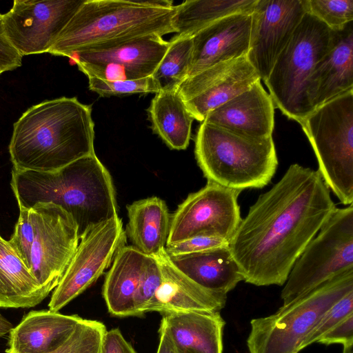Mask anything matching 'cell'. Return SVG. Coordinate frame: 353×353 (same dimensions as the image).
<instances>
[{
  "label": "cell",
  "mask_w": 353,
  "mask_h": 353,
  "mask_svg": "<svg viewBox=\"0 0 353 353\" xmlns=\"http://www.w3.org/2000/svg\"><path fill=\"white\" fill-rule=\"evenodd\" d=\"M161 321L176 353H223L225 324L220 312H174Z\"/></svg>",
  "instance_id": "7402d4cb"
},
{
  "label": "cell",
  "mask_w": 353,
  "mask_h": 353,
  "mask_svg": "<svg viewBox=\"0 0 353 353\" xmlns=\"http://www.w3.org/2000/svg\"><path fill=\"white\" fill-rule=\"evenodd\" d=\"M170 0H85L48 52L68 57L132 39L175 33Z\"/></svg>",
  "instance_id": "277c9868"
},
{
  "label": "cell",
  "mask_w": 353,
  "mask_h": 353,
  "mask_svg": "<svg viewBox=\"0 0 353 353\" xmlns=\"http://www.w3.org/2000/svg\"><path fill=\"white\" fill-rule=\"evenodd\" d=\"M100 353H137L122 335L118 328L106 331L101 344Z\"/></svg>",
  "instance_id": "f35d334b"
},
{
  "label": "cell",
  "mask_w": 353,
  "mask_h": 353,
  "mask_svg": "<svg viewBox=\"0 0 353 353\" xmlns=\"http://www.w3.org/2000/svg\"><path fill=\"white\" fill-rule=\"evenodd\" d=\"M147 255L132 245H123L106 274L103 295L109 312L115 316H136L134 299Z\"/></svg>",
  "instance_id": "cb8c5ba5"
},
{
  "label": "cell",
  "mask_w": 353,
  "mask_h": 353,
  "mask_svg": "<svg viewBox=\"0 0 353 353\" xmlns=\"http://www.w3.org/2000/svg\"><path fill=\"white\" fill-rule=\"evenodd\" d=\"M335 31L334 42L316 63L307 82L312 111L327 101L353 90V26L349 23Z\"/></svg>",
  "instance_id": "d6986e66"
},
{
  "label": "cell",
  "mask_w": 353,
  "mask_h": 353,
  "mask_svg": "<svg viewBox=\"0 0 353 353\" xmlns=\"http://www.w3.org/2000/svg\"><path fill=\"white\" fill-rule=\"evenodd\" d=\"M353 291V269L335 275L275 313L250 321V353H299L301 343L336 301Z\"/></svg>",
  "instance_id": "52a82bcc"
},
{
  "label": "cell",
  "mask_w": 353,
  "mask_h": 353,
  "mask_svg": "<svg viewBox=\"0 0 353 353\" xmlns=\"http://www.w3.org/2000/svg\"><path fill=\"white\" fill-rule=\"evenodd\" d=\"M251 22V14H234L212 23L194 34L188 78L216 63L247 56Z\"/></svg>",
  "instance_id": "e0dca14e"
},
{
  "label": "cell",
  "mask_w": 353,
  "mask_h": 353,
  "mask_svg": "<svg viewBox=\"0 0 353 353\" xmlns=\"http://www.w3.org/2000/svg\"><path fill=\"white\" fill-rule=\"evenodd\" d=\"M343 353H353V345L343 347Z\"/></svg>",
  "instance_id": "b9f144b4"
},
{
  "label": "cell",
  "mask_w": 353,
  "mask_h": 353,
  "mask_svg": "<svg viewBox=\"0 0 353 353\" xmlns=\"http://www.w3.org/2000/svg\"><path fill=\"white\" fill-rule=\"evenodd\" d=\"M128 222L125 234L132 246L147 256L165 248L171 215L164 201L149 197L127 205Z\"/></svg>",
  "instance_id": "d4e9b609"
},
{
  "label": "cell",
  "mask_w": 353,
  "mask_h": 353,
  "mask_svg": "<svg viewBox=\"0 0 353 353\" xmlns=\"http://www.w3.org/2000/svg\"><path fill=\"white\" fill-rule=\"evenodd\" d=\"M2 72H3L2 70L0 69V74H1Z\"/></svg>",
  "instance_id": "ee69618b"
},
{
  "label": "cell",
  "mask_w": 353,
  "mask_h": 353,
  "mask_svg": "<svg viewBox=\"0 0 353 353\" xmlns=\"http://www.w3.org/2000/svg\"><path fill=\"white\" fill-rule=\"evenodd\" d=\"M126 234L117 216L94 226L79 239L76 251L53 290L49 310L59 312L89 288L125 245Z\"/></svg>",
  "instance_id": "8fae6325"
},
{
  "label": "cell",
  "mask_w": 353,
  "mask_h": 353,
  "mask_svg": "<svg viewBox=\"0 0 353 353\" xmlns=\"http://www.w3.org/2000/svg\"><path fill=\"white\" fill-rule=\"evenodd\" d=\"M317 343L325 345L339 343L343 347L353 345V313L334 325Z\"/></svg>",
  "instance_id": "8d00e7d4"
},
{
  "label": "cell",
  "mask_w": 353,
  "mask_h": 353,
  "mask_svg": "<svg viewBox=\"0 0 353 353\" xmlns=\"http://www.w3.org/2000/svg\"><path fill=\"white\" fill-rule=\"evenodd\" d=\"M305 12L333 30L353 21V0H303Z\"/></svg>",
  "instance_id": "4dcf8cb0"
},
{
  "label": "cell",
  "mask_w": 353,
  "mask_h": 353,
  "mask_svg": "<svg viewBox=\"0 0 353 353\" xmlns=\"http://www.w3.org/2000/svg\"><path fill=\"white\" fill-rule=\"evenodd\" d=\"M305 13L303 0H257L247 58L261 80L268 79Z\"/></svg>",
  "instance_id": "9a60e30c"
},
{
  "label": "cell",
  "mask_w": 353,
  "mask_h": 353,
  "mask_svg": "<svg viewBox=\"0 0 353 353\" xmlns=\"http://www.w3.org/2000/svg\"><path fill=\"white\" fill-rule=\"evenodd\" d=\"M192 52V37L176 34L152 74L160 91L176 90L188 78Z\"/></svg>",
  "instance_id": "f1b7e54d"
},
{
  "label": "cell",
  "mask_w": 353,
  "mask_h": 353,
  "mask_svg": "<svg viewBox=\"0 0 353 353\" xmlns=\"http://www.w3.org/2000/svg\"><path fill=\"white\" fill-rule=\"evenodd\" d=\"M353 313V291L336 301L319 319L301 343L300 351L318 340L334 325Z\"/></svg>",
  "instance_id": "d6a6232c"
},
{
  "label": "cell",
  "mask_w": 353,
  "mask_h": 353,
  "mask_svg": "<svg viewBox=\"0 0 353 353\" xmlns=\"http://www.w3.org/2000/svg\"><path fill=\"white\" fill-rule=\"evenodd\" d=\"M299 123L329 189L343 205L353 202V90L315 108Z\"/></svg>",
  "instance_id": "ba28073f"
},
{
  "label": "cell",
  "mask_w": 353,
  "mask_h": 353,
  "mask_svg": "<svg viewBox=\"0 0 353 353\" xmlns=\"http://www.w3.org/2000/svg\"><path fill=\"white\" fill-rule=\"evenodd\" d=\"M34 238L32 208H19V216L8 241L10 246L30 270L31 250Z\"/></svg>",
  "instance_id": "836d02e7"
},
{
  "label": "cell",
  "mask_w": 353,
  "mask_h": 353,
  "mask_svg": "<svg viewBox=\"0 0 353 353\" xmlns=\"http://www.w3.org/2000/svg\"><path fill=\"white\" fill-rule=\"evenodd\" d=\"M261 80L247 56L216 63L187 78L178 92L193 117L203 122L212 110Z\"/></svg>",
  "instance_id": "2e32d148"
},
{
  "label": "cell",
  "mask_w": 353,
  "mask_h": 353,
  "mask_svg": "<svg viewBox=\"0 0 353 353\" xmlns=\"http://www.w3.org/2000/svg\"><path fill=\"white\" fill-rule=\"evenodd\" d=\"M6 353H14V352H13L12 350H10L8 349V350H6Z\"/></svg>",
  "instance_id": "7bdbcfd3"
},
{
  "label": "cell",
  "mask_w": 353,
  "mask_h": 353,
  "mask_svg": "<svg viewBox=\"0 0 353 353\" xmlns=\"http://www.w3.org/2000/svg\"><path fill=\"white\" fill-rule=\"evenodd\" d=\"M12 328V324L0 313V337L10 333Z\"/></svg>",
  "instance_id": "60d3db41"
},
{
  "label": "cell",
  "mask_w": 353,
  "mask_h": 353,
  "mask_svg": "<svg viewBox=\"0 0 353 353\" xmlns=\"http://www.w3.org/2000/svg\"><path fill=\"white\" fill-rule=\"evenodd\" d=\"M83 320L48 310L31 311L10 332L9 350L14 353H52Z\"/></svg>",
  "instance_id": "44dd1931"
},
{
  "label": "cell",
  "mask_w": 353,
  "mask_h": 353,
  "mask_svg": "<svg viewBox=\"0 0 353 353\" xmlns=\"http://www.w3.org/2000/svg\"><path fill=\"white\" fill-rule=\"evenodd\" d=\"M106 331L103 323L83 319L70 337L52 353H100Z\"/></svg>",
  "instance_id": "f546056e"
},
{
  "label": "cell",
  "mask_w": 353,
  "mask_h": 353,
  "mask_svg": "<svg viewBox=\"0 0 353 353\" xmlns=\"http://www.w3.org/2000/svg\"><path fill=\"white\" fill-rule=\"evenodd\" d=\"M335 31L305 12L264 81L274 107L298 123L312 112L307 88L316 63L331 48Z\"/></svg>",
  "instance_id": "8992f818"
},
{
  "label": "cell",
  "mask_w": 353,
  "mask_h": 353,
  "mask_svg": "<svg viewBox=\"0 0 353 353\" xmlns=\"http://www.w3.org/2000/svg\"><path fill=\"white\" fill-rule=\"evenodd\" d=\"M241 192L208 181L171 215L166 245L199 236L218 237L229 243L242 220L238 203Z\"/></svg>",
  "instance_id": "30bf717a"
},
{
  "label": "cell",
  "mask_w": 353,
  "mask_h": 353,
  "mask_svg": "<svg viewBox=\"0 0 353 353\" xmlns=\"http://www.w3.org/2000/svg\"><path fill=\"white\" fill-rule=\"evenodd\" d=\"M336 205L318 170L297 163L250 206L229 241L243 281L283 285Z\"/></svg>",
  "instance_id": "6da1fadb"
},
{
  "label": "cell",
  "mask_w": 353,
  "mask_h": 353,
  "mask_svg": "<svg viewBox=\"0 0 353 353\" xmlns=\"http://www.w3.org/2000/svg\"><path fill=\"white\" fill-rule=\"evenodd\" d=\"M162 273L154 256H147L134 299L136 316L143 315L144 309L161 284Z\"/></svg>",
  "instance_id": "e575fe53"
},
{
  "label": "cell",
  "mask_w": 353,
  "mask_h": 353,
  "mask_svg": "<svg viewBox=\"0 0 353 353\" xmlns=\"http://www.w3.org/2000/svg\"><path fill=\"white\" fill-rule=\"evenodd\" d=\"M153 132L172 150L188 148L194 119L176 90L155 94L148 108Z\"/></svg>",
  "instance_id": "4316f807"
},
{
  "label": "cell",
  "mask_w": 353,
  "mask_h": 353,
  "mask_svg": "<svg viewBox=\"0 0 353 353\" xmlns=\"http://www.w3.org/2000/svg\"><path fill=\"white\" fill-rule=\"evenodd\" d=\"M34 238L30 272L48 293L58 285L79 242L78 228L72 216L53 203L33 205Z\"/></svg>",
  "instance_id": "7c38bea8"
},
{
  "label": "cell",
  "mask_w": 353,
  "mask_h": 353,
  "mask_svg": "<svg viewBox=\"0 0 353 353\" xmlns=\"http://www.w3.org/2000/svg\"><path fill=\"white\" fill-rule=\"evenodd\" d=\"M90 105L59 97L32 105L14 123L8 146L13 168L53 172L95 153Z\"/></svg>",
  "instance_id": "7a4b0ae2"
},
{
  "label": "cell",
  "mask_w": 353,
  "mask_h": 353,
  "mask_svg": "<svg viewBox=\"0 0 353 353\" xmlns=\"http://www.w3.org/2000/svg\"><path fill=\"white\" fill-rule=\"evenodd\" d=\"M229 243L221 238L199 236L165 246L169 256L187 254L228 245Z\"/></svg>",
  "instance_id": "d590c367"
},
{
  "label": "cell",
  "mask_w": 353,
  "mask_h": 353,
  "mask_svg": "<svg viewBox=\"0 0 353 353\" xmlns=\"http://www.w3.org/2000/svg\"><path fill=\"white\" fill-rule=\"evenodd\" d=\"M22 58L6 37L3 14L0 13V69L3 72L14 70L21 65Z\"/></svg>",
  "instance_id": "74e56055"
},
{
  "label": "cell",
  "mask_w": 353,
  "mask_h": 353,
  "mask_svg": "<svg viewBox=\"0 0 353 353\" xmlns=\"http://www.w3.org/2000/svg\"><path fill=\"white\" fill-rule=\"evenodd\" d=\"M257 0H187L175 6L176 34L192 37L212 23L231 14H252Z\"/></svg>",
  "instance_id": "83f0119b"
},
{
  "label": "cell",
  "mask_w": 353,
  "mask_h": 353,
  "mask_svg": "<svg viewBox=\"0 0 353 353\" xmlns=\"http://www.w3.org/2000/svg\"><path fill=\"white\" fill-rule=\"evenodd\" d=\"M48 295L0 233V307H32Z\"/></svg>",
  "instance_id": "484cf974"
},
{
  "label": "cell",
  "mask_w": 353,
  "mask_h": 353,
  "mask_svg": "<svg viewBox=\"0 0 353 353\" xmlns=\"http://www.w3.org/2000/svg\"><path fill=\"white\" fill-rule=\"evenodd\" d=\"M169 258L187 277L213 292L227 294L243 281L228 245Z\"/></svg>",
  "instance_id": "603a6c76"
},
{
  "label": "cell",
  "mask_w": 353,
  "mask_h": 353,
  "mask_svg": "<svg viewBox=\"0 0 353 353\" xmlns=\"http://www.w3.org/2000/svg\"><path fill=\"white\" fill-rule=\"evenodd\" d=\"M85 0H14L3 14L6 37L23 57L48 52Z\"/></svg>",
  "instance_id": "4fadbf2b"
},
{
  "label": "cell",
  "mask_w": 353,
  "mask_h": 353,
  "mask_svg": "<svg viewBox=\"0 0 353 353\" xmlns=\"http://www.w3.org/2000/svg\"><path fill=\"white\" fill-rule=\"evenodd\" d=\"M194 142L195 157L204 176L228 188H263L278 167L272 137H250L203 121Z\"/></svg>",
  "instance_id": "5b68a950"
},
{
  "label": "cell",
  "mask_w": 353,
  "mask_h": 353,
  "mask_svg": "<svg viewBox=\"0 0 353 353\" xmlns=\"http://www.w3.org/2000/svg\"><path fill=\"white\" fill-rule=\"evenodd\" d=\"M353 269V205L335 208L294 263L281 298L286 305Z\"/></svg>",
  "instance_id": "9c48e42d"
},
{
  "label": "cell",
  "mask_w": 353,
  "mask_h": 353,
  "mask_svg": "<svg viewBox=\"0 0 353 353\" xmlns=\"http://www.w3.org/2000/svg\"><path fill=\"white\" fill-rule=\"evenodd\" d=\"M154 256L160 264L162 279L144 312L217 313L225 307L227 294L207 290L187 277L172 263L165 248Z\"/></svg>",
  "instance_id": "ac0fdd59"
},
{
  "label": "cell",
  "mask_w": 353,
  "mask_h": 353,
  "mask_svg": "<svg viewBox=\"0 0 353 353\" xmlns=\"http://www.w3.org/2000/svg\"><path fill=\"white\" fill-rule=\"evenodd\" d=\"M168 46L163 37L151 35L107 48L74 52L68 58L88 78L138 79L152 76Z\"/></svg>",
  "instance_id": "5bb4252c"
},
{
  "label": "cell",
  "mask_w": 353,
  "mask_h": 353,
  "mask_svg": "<svg viewBox=\"0 0 353 353\" xmlns=\"http://www.w3.org/2000/svg\"><path fill=\"white\" fill-rule=\"evenodd\" d=\"M11 188L19 208L53 203L73 219L80 238L94 226L118 216L112 177L95 153L53 172L12 168Z\"/></svg>",
  "instance_id": "3957f363"
},
{
  "label": "cell",
  "mask_w": 353,
  "mask_h": 353,
  "mask_svg": "<svg viewBox=\"0 0 353 353\" xmlns=\"http://www.w3.org/2000/svg\"><path fill=\"white\" fill-rule=\"evenodd\" d=\"M89 89L101 97L157 93L159 87L152 77L132 80L88 78Z\"/></svg>",
  "instance_id": "1f68e13d"
},
{
  "label": "cell",
  "mask_w": 353,
  "mask_h": 353,
  "mask_svg": "<svg viewBox=\"0 0 353 353\" xmlns=\"http://www.w3.org/2000/svg\"><path fill=\"white\" fill-rule=\"evenodd\" d=\"M159 334V344L157 353H176L165 325L162 321H161Z\"/></svg>",
  "instance_id": "ab89813d"
},
{
  "label": "cell",
  "mask_w": 353,
  "mask_h": 353,
  "mask_svg": "<svg viewBox=\"0 0 353 353\" xmlns=\"http://www.w3.org/2000/svg\"><path fill=\"white\" fill-rule=\"evenodd\" d=\"M274 105L261 80L210 111L203 121L257 138L272 137Z\"/></svg>",
  "instance_id": "ffe728a7"
}]
</instances>
